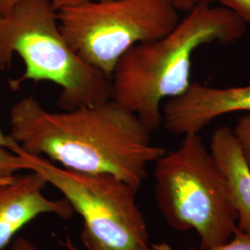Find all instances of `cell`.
<instances>
[{
	"label": "cell",
	"instance_id": "7a4b0ae2",
	"mask_svg": "<svg viewBox=\"0 0 250 250\" xmlns=\"http://www.w3.org/2000/svg\"><path fill=\"white\" fill-rule=\"evenodd\" d=\"M246 23L232 9L201 2L188 10L168 35L134 45L110 76L111 99L138 117L152 132L162 123L161 102L188 89L192 58L204 45L232 44Z\"/></svg>",
	"mask_w": 250,
	"mask_h": 250
},
{
	"label": "cell",
	"instance_id": "7c38bea8",
	"mask_svg": "<svg viewBox=\"0 0 250 250\" xmlns=\"http://www.w3.org/2000/svg\"><path fill=\"white\" fill-rule=\"evenodd\" d=\"M232 132L241 147L246 161L250 166V113H245L237 120Z\"/></svg>",
	"mask_w": 250,
	"mask_h": 250
},
{
	"label": "cell",
	"instance_id": "3957f363",
	"mask_svg": "<svg viewBox=\"0 0 250 250\" xmlns=\"http://www.w3.org/2000/svg\"><path fill=\"white\" fill-rule=\"evenodd\" d=\"M14 54L24 64L22 74L9 80L18 90L29 81L50 82L61 89L63 110L111 99L110 78L84 62L63 36L52 0H24L0 17V71Z\"/></svg>",
	"mask_w": 250,
	"mask_h": 250
},
{
	"label": "cell",
	"instance_id": "2e32d148",
	"mask_svg": "<svg viewBox=\"0 0 250 250\" xmlns=\"http://www.w3.org/2000/svg\"><path fill=\"white\" fill-rule=\"evenodd\" d=\"M24 0H0V17L8 15L19 3Z\"/></svg>",
	"mask_w": 250,
	"mask_h": 250
},
{
	"label": "cell",
	"instance_id": "52a82bcc",
	"mask_svg": "<svg viewBox=\"0 0 250 250\" xmlns=\"http://www.w3.org/2000/svg\"><path fill=\"white\" fill-rule=\"evenodd\" d=\"M232 112L250 113V83L218 88L194 83L161 110L165 129L183 136L198 134L217 118Z\"/></svg>",
	"mask_w": 250,
	"mask_h": 250
},
{
	"label": "cell",
	"instance_id": "6da1fadb",
	"mask_svg": "<svg viewBox=\"0 0 250 250\" xmlns=\"http://www.w3.org/2000/svg\"><path fill=\"white\" fill-rule=\"evenodd\" d=\"M150 133L113 99L50 111L29 96L9 110V135L23 151L68 170L114 175L136 191L166 151L150 144Z\"/></svg>",
	"mask_w": 250,
	"mask_h": 250
},
{
	"label": "cell",
	"instance_id": "e0dca14e",
	"mask_svg": "<svg viewBox=\"0 0 250 250\" xmlns=\"http://www.w3.org/2000/svg\"><path fill=\"white\" fill-rule=\"evenodd\" d=\"M13 144H14V140L9 136V134H5L0 128V146L7 147L10 149Z\"/></svg>",
	"mask_w": 250,
	"mask_h": 250
},
{
	"label": "cell",
	"instance_id": "5b68a950",
	"mask_svg": "<svg viewBox=\"0 0 250 250\" xmlns=\"http://www.w3.org/2000/svg\"><path fill=\"white\" fill-rule=\"evenodd\" d=\"M11 151L23 158L35 171L56 188L80 215L81 240L85 250H154L147 225L137 204V191L107 173L68 170L14 144Z\"/></svg>",
	"mask_w": 250,
	"mask_h": 250
},
{
	"label": "cell",
	"instance_id": "ac0fdd59",
	"mask_svg": "<svg viewBox=\"0 0 250 250\" xmlns=\"http://www.w3.org/2000/svg\"><path fill=\"white\" fill-rule=\"evenodd\" d=\"M64 246L67 248V250H77V248L73 245V243H72V240L70 239V237H68L67 238V240L64 242ZM154 250H157V249H153Z\"/></svg>",
	"mask_w": 250,
	"mask_h": 250
},
{
	"label": "cell",
	"instance_id": "277c9868",
	"mask_svg": "<svg viewBox=\"0 0 250 250\" xmlns=\"http://www.w3.org/2000/svg\"><path fill=\"white\" fill-rule=\"evenodd\" d=\"M155 163L154 189L166 224L195 231L200 250L228 241L237 230V213L224 173L199 134H188Z\"/></svg>",
	"mask_w": 250,
	"mask_h": 250
},
{
	"label": "cell",
	"instance_id": "5bb4252c",
	"mask_svg": "<svg viewBox=\"0 0 250 250\" xmlns=\"http://www.w3.org/2000/svg\"><path fill=\"white\" fill-rule=\"evenodd\" d=\"M219 2L224 7L232 9L245 23L250 24V0H219Z\"/></svg>",
	"mask_w": 250,
	"mask_h": 250
},
{
	"label": "cell",
	"instance_id": "8992f818",
	"mask_svg": "<svg viewBox=\"0 0 250 250\" xmlns=\"http://www.w3.org/2000/svg\"><path fill=\"white\" fill-rule=\"evenodd\" d=\"M178 10L171 0H86L56 9L72 49L109 78L134 45L168 35Z\"/></svg>",
	"mask_w": 250,
	"mask_h": 250
},
{
	"label": "cell",
	"instance_id": "8fae6325",
	"mask_svg": "<svg viewBox=\"0 0 250 250\" xmlns=\"http://www.w3.org/2000/svg\"><path fill=\"white\" fill-rule=\"evenodd\" d=\"M153 249L161 250H172L169 245L161 243L158 245H152ZM189 250H198L191 249ZM207 250H250V234L242 232L238 228L232 237L224 244Z\"/></svg>",
	"mask_w": 250,
	"mask_h": 250
},
{
	"label": "cell",
	"instance_id": "9a60e30c",
	"mask_svg": "<svg viewBox=\"0 0 250 250\" xmlns=\"http://www.w3.org/2000/svg\"><path fill=\"white\" fill-rule=\"evenodd\" d=\"M10 250H39L33 242L24 237H20L13 242Z\"/></svg>",
	"mask_w": 250,
	"mask_h": 250
},
{
	"label": "cell",
	"instance_id": "4fadbf2b",
	"mask_svg": "<svg viewBox=\"0 0 250 250\" xmlns=\"http://www.w3.org/2000/svg\"><path fill=\"white\" fill-rule=\"evenodd\" d=\"M83 1L86 0H52V4L55 9L62 8L64 6L72 5L75 3H79ZM179 9H184V10H190L194 6H196L198 3L201 2H208V3H213L219 0H171Z\"/></svg>",
	"mask_w": 250,
	"mask_h": 250
},
{
	"label": "cell",
	"instance_id": "ba28073f",
	"mask_svg": "<svg viewBox=\"0 0 250 250\" xmlns=\"http://www.w3.org/2000/svg\"><path fill=\"white\" fill-rule=\"evenodd\" d=\"M45 180L35 171L0 182V250L5 249L26 225L43 215L69 220L74 213L63 197L54 199L44 193Z\"/></svg>",
	"mask_w": 250,
	"mask_h": 250
},
{
	"label": "cell",
	"instance_id": "30bf717a",
	"mask_svg": "<svg viewBox=\"0 0 250 250\" xmlns=\"http://www.w3.org/2000/svg\"><path fill=\"white\" fill-rule=\"evenodd\" d=\"M21 170H28L23 158L7 147L0 146V182L13 178Z\"/></svg>",
	"mask_w": 250,
	"mask_h": 250
},
{
	"label": "cell",
	"instance_id": "9c48e42d",
	"mask_svg": "<svg viewBox=\"0 0 250 250\" xmlns=\"http://www.w3.org/2000/svg\"><path fill=\"white\" fill-rule=\"evenodd\" d=\"M209 151L226 180L237 213V228L250 234V166L232 129L227 126L216 129Z\"/></svg>",
	"mask_w": 250,
	"mask_h": 250
}]
</instances>
